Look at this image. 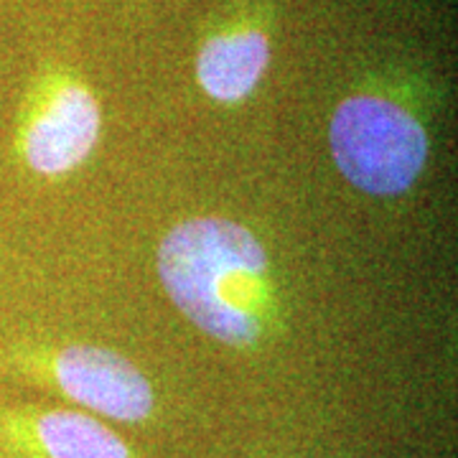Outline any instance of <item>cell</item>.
Instances as JSON below:
<instances>
[{"label":"cell","mask_w":458,"mask_h":458,"mask_svg":"<svg viewBox=\"0 0 458 458\" xmlns=\"http://www.w3.org/2000/svg\"><path fill=\"white\" fill-rule=\"evenodd\" d=\"M158 273L171 301L212 339L245 346L260 336L267 255L242 225L207 216L174 227Z\"/></svg>","instance_id":"6da1fadb"},{"label":"cell","mask_w":458,"mask_h":458,"mask_svg":"<svg viewBox=\"0 0 458 458\" xmlns=\"http://www.w3.org/2000/svg\"><path fill=\"white\" fill-rule=\"evenodd\" d=\"M270 44L260 31H240L209 38L199 51L201 89L219 102L247 98L267 69Z\"/></svg>","instance_id":"5b68a950"},{"label":"cell","mask_w":458,"mask_h":458,"mask_svg":"<svg viewBox=\"0 0 458 458\" xmlns=\"http://www.w3.org/2000/svg\"><path fill=\"white\" fill-rule=\"evenodd\" d=\"M38 438L51 458H128L125 443L82 412L56 410L44 415Z\"/></svg>","instance_id":"8992f818"},{"label":"cell","mask_w":458,"mask_h":458,"mask_svg":"<svg viewBox=\"0 0 458 458\" xmlns=\"http://www.w3.org/2000/svg\"><path fill=\"white\" fill-rule=\"evenodd\" d=\"M99 132L95 98L77 84L56 92L26 132V158L38 174H64L82 164Z\"/></svg>","instance_id":"277c9868"},{"label":"cell","mask_w":458,"mask_h":458,"mask_svg":"<svg viewBox=\"0 0 458 458\" xmlns=\"http://www.w3.org/2000/svg\"><path fill=\"white\" fill-rule=\"evenodd\" d=\"M56 377L72 400L114 420L135 423L153 408L146 377L110 349L66 346L56 360Z\"/></svg>","instance_id":"3957f363"},{"label":"cell","mask_w":458,"mask_h":458,"mask_svg":"<svg viewBox=\"0 0 458 458\" xmlns=\"http://www.w3.org/2000/svg\"><path fill=\"white\" fill-rule=\"evenodd\" d=\"M328 143L344 179L375 197H394L412 186L428 158L420 123L390 99H344L331 117Z\"/></svg>","instance_id":"7a4b0ae2"}]
</instances>
